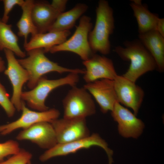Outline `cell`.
Returning a JSON list of instances; mask_svg holds the SVG:
<instances>
[{"label": "cell", "instance_id": "cell-5", "mask_svg": "<svg viewBox=\"0 0 164 164\" xmlns=\"http://www.w3.org/2000/svg\"><path fill=\"white\" fill-rule=\"evenodd\" d=\"M92 27L91 18L87 15H82L73 35L62 43L50 48L48 52L53 53L70 52L78 55L83 61L88 59L95 54L88 41V35Z\"/></svg>", "mask_w": 164, "mask_h": 164}, {"label": "cell", "instance_id": "cell-30", "mask_svg": "<svg viewBox=\"0 0 164 164\" xmlns=\"http://www.w3.org/2000/svg\"><path fill=\"white\" fill-rule=\"evenodd\" d=\"M27 164H32L31 161L29 162Z\"/></svg>", "mask_w": 164, "mask_h": 164}, {"label": "cell", "instance_id": "cell-6", "mask_svg": "<svg viewBox=\"0 0 164 164\" xmlns=\"http://www.w3.org/2000/svg\"><path fill=\"white\" fill-rule=\"evenodd\" d=\"M62 104L64 118H86L96 113L92 97L84 87H72L63 100Z\"/></svg>", "mask_w": 164, "mask_h": 164}, {"label": "cell", "instance_id": "cell-24", "mask_svg": "<svg viewBox=\"0 0 164 164\" xmlns=\"http://www.w3.org/2000/svg\"><path fill=\"white\" fill-rule=\"evenodd\" d=\"M21 149L16 141L10 140L0 143V162L9 155H12L19 152Z\"/></svg>", "mask_w": 164, "mask_h": 164}, {"label": "cell", "instance_id": "cell-21", "mask_svg": "<svg viewBox=\"0 0 164 164\" xmlns=\"http://www.w3.org/2000/svg\"><path fill=\"white\" fill-rule=\"evenodd\" d=\"M34 2L32 0H25L21 7L22 13L17 23L16 26L18 29V35L24 38V45L28 42L27 38L30 34L32 36L38 33L33 24L31 14L32 9Z\"/></svg>", "mask_w": 164, "mask_h": 164}, {"label": "cell", "instance_id": "cell-20", "mask_svg": "<svg viewBox=\"0 0 164 164\" xmlns=\"http://www.w3.org/2000/svg\"><path fill=\"white\" fill-rule=\"evenodd\" d=\"M88 9L87 5L79 3L69 10L61 13L48 32L70 30L74 26L76 21L83 15Z\"/></svg>", "mask_w": 164, "mask_h": 164}, {"label": "cell", "instance_id": "cell-22", "mask_svg": "<svg viewBox=\"0 0 164 164\" xmlns=\"http://www.w3.org/2000/svg\"><path fill=\"white\" fill-rule=\"evenodd\" d=\"M19 39L12 29V25L3 22L0 19V50L7 49L18 56L24 58L26 54L18 44Z\"/></svg>", "mask_w": 164, "mask_h": 164}, {"label": "cell", "instance_id": "cell-17", "mask_svg": "<svg viewBox=\"0 0 164 164\" xmlns=\"http://www.w3.org/2000/svg\"><path fill=\"white\" fill-rule=\"evenodd\" d=\"M139 40L153 58L157 69L160 72L164 70V37L154 30L139 34Z\"/></svg>", "mask_w": 164, "mask_h": 164}, {"label": "cell", "instance_id": "cell-15", "mask_svg": "<svg viewBox=\"0 0 164 164\" xmlns=\"http://www.w3.org/2000/svg\"><path fill=\"white\" fill-rule=\"evenodd\" d=\"M83 64L85 68L83 79L86 83L103 79L114 80L118 75L112 60L104 56L95 53Z\"/></svg>", "mask_w": 164, "mask_h": 164}, {"label": "cell", "instance_id": "cell-23", "mask_svg": "<svg viewBox=\"0 0 164 164\" xmlns=\"http://www.w3.org/2000/svg\"><path fill=\"white\" fill-rule=\"evenodd\" d=\"M0 105L9 117H11L14 115L16 109L9 99V94L0 82Z\"/></svg>", "mask_w": 164, "mask_h": 164}, {"label": "cell", "instance_id": "cell-4", "mask_svg": "<svg viewBox=\"0 0 164 164\" xmlns=\"http://www.w3.org/2000/svg\"><path fill=\"white\" fill-rule=\"evenodd\" d=\"M78 74L70 73L66 76L56 79L50 80L44 76L39 80L36 85L31 90L22 92L21 99L26 102L30 108L39 111L49 109L45 104L46 99L49 94L60 87L76 85L79 81Z\"/></svg>", "mask_w": 164, "mask_h": 164}, {"label": "cell", "instance_id": "cell-16", "mask_svg": "<svg viewBox=\"0 0 164 164\" xmlns=\"http://www.w3.org/2000/svg\"><path fill=\"white\" fill-rule=\"evenodd\" d=\"M61 13L47 2L35 1L31 14L33 24L38 33L48 32Z\"/></svg>", "mask_w": 164, "mask_h": 164}, {"label": "cell", "instance_id": "cell-1", "mask_svg": "<svg viewBox=\"0 0 164 164\" xmlns=\"http://www.w3.org/2000/svg\"><path fill=\"white\" fill-rule=\"evenodd\" d=\"M124 44L125 47L118 46L114 50L121 59L130 62L123 77L135 83L145 73L157 69L153 58L139 40L127 41Z\"/></svg>", "mask_w": 164, "mask_h": 164}, {"label": "cell", "instance_id": "cell-28", "mask_svg": "<svg viewBox=\"0 0 164 164\" xmlns=\"http://www.w3.org/2000/svg\"><path fill=\"white\" fill-rule=\"evenodd\" d=\"M155 30L164 37V19H158L156 26Z\"/></svg>", "mask_w": 164, "mask_h": 164}, {"label": "cell", "instance_id": "cell-25", "mask_svg": "<svg viewBox=\"0 0 164 164\" xmlns=\"http://www.w3.org/2000/svg\"><path fill=\"white\" fill-rule=\"evenodd\" d=\"M32 157L30 152L21 149L17 153L12 155L7 160L0 162V164H27L31 161Z\"/></svg>", "mask_w": 164, "mask_h": 164}, {"label": "cell", "instance_id": "cell-2", "mask_svg": "<svg viewBox=\"0 0 164 164\" xmlns=\"http://www.w3.org/2000/svg\"><path fill=\"white\" fill-rule=\"evenodd\" d=\"M96 14L94 26L88 35L89 42L94 53L99 52L107 55L110 51L109 37L114 28L113 10L107 1L100 0Z\"/></svg>", "mask_w": 164, "mask_h": 164}, {"label": "cell", "instance_id": "cell-14", "mask_svg": "<svg viewBox=\"0 0 164 164\" xmlns=\"http://www.w3.org/2000/svg\"><path fill=\"white\" fill-rule=\"evenodd\" d=\"M83 87L95 100L103 113L112 111L118 101L113 80L99 79L86 83Z\"/></svg>", "mask_w": 164, "mask_h": 164}, {"label": "cell", "instance_id": "cell-7", "mask_svg": "<svg viewBox=\"0 0 164 164\" xmlns=\"http://www.w3.org/2000/svg\"><path fill=\"white\" fill-rule=\"evenodd\" d=\"M95 146L100 147L105 151L108 158V164H112L113 150L108 147L107 143L98 134L95 133L70 142L57 143L40 155L39 159L42 162H44L54 157L66 155L75 153L80 150L88 149Z\"/></svg>", "mask_w": 164, "mask_h": 164}, {"label": "cell", "instance_id": "cell-12", "mask_svg": "<svg viewBox=\"0 0 164 164\" xmlns=\"http://www.w3.org/2000/svg\"><path fill=\"white\" fill-rule=\"evenodd\" d=\"M111 114L118 123V131L122 136L137 138L142 133L145 127L143 122L118 101L115 103Z\"/></svg>", "mask_w": 164, "mask_h": 164}, {"label": "cell", "instance_id": "cell-19", "mask_svg": "<svg viewBox=\"0 0 164 164\" xmlns=\"http://www.w3.org/2000/svg\"><path fill=\"white\" fill-rule=\"evenodd\" d=\"M137 20L139 34L155 30L158 16L150 12L140 0L132 1L130 4Z\"/></svg>", "mask_w": 164, "mask_h": 164}, {"label": "cell", "instance_id": "cell-26", "mask_svg": "<svg viewBox=\"0 0 164 164\" xmlns=\"http://www.w3.org/2000/svg\"><path fill=\"white\" fill-rule=\"evenodd\" d=\"M4 11L1 20L7 23L9 19V14L13 7L16 5L20 7L23 4L25 1L23 0H3Z\"/></svg>", "mask_w": 164, "mask_h": 164}, {"label": "cell", "instance_id": "cell-11", "mask_svg": "<svg viewBox=\"0 0 164 164\" xmlns=\"http://www.w3.org/2000/svg\"><path fill=\"white\" fill-rule=\"evenodd\" d=\"M113 80L118 101L131 108L137 115L144 96L143 89L122 75H117Z\"/></svg>", "mask_w": 164, "mask_h": 164}, {"label": "cell", "instance_id": "cell-8", "mask_svg": "<svg viewBox=\"0 0 164 164\" xmlns=\"http://www.w3.org/2000/svg\"><path fill=\"white\" fill-rule=\"evenodd\" d=\"M7 62L4 73L7 76L12 86L13 92L11 101L18 111H21L23 101L22 87L28 82L29 76L26 70L19 63L14 53L7 49L3 50Z\"/></svg>", "mask_w": 164, "mask_h": 164}, {"label": "cell", "instance_id": "cell-27", "mask_svg": "<svg viewBox=\"0 0 164 164\" xmlns=\"http://www.w3.org/2000/svg\"><path fill=\"white\" fill-rule=\"evenodd\" d=\"M67 2V0H53L50 4L55 9L62 13L64 12Z\"/></svg>", "mask_w": 164, "mask_h": 164}, {"label": "cell", "instance_id": "cell-13", "mask_svg": "<svg viewBox=\"0 0 164 164\" xmlns=\"http://www.w3.org/2000/svg\"><path fill=\"white\" fill-rule=\"evenodd\" d=\"M16 138L20 141H30L47 150L58 143L52 124L47 122H39L23 129L17 135Z\"/></svg>", "mask_w": 164, "mask_h": 164}, {"label": "cell", "instance_id": "cell-31", "mask_svg": "<svg viewBox=\"0 0 164 164\" xmlns=\"http://www.w3.org/2000/svg\"><path fill=\"white\" fill-rule=\"evenodd\" d=\"M2 60V58L0 56V60Z\"/></svg>", "mask_w": 164, "mask_h": 164}, {"label": "cell", "instance_id": "cell-9", "mask_svg": "<svg viewBox=\"0 0 164 164\" xmlns=\"http://www.w3.org/2000/svg\"><path fill=\"white\" fill-rule=\"evenodd\" d=\"M22 114L16 120L7 124L0 125V134L6 135L19 128H28L37 123L47 122L51 123L58 118L60 113L57 109L53 108L43 111H36L29 109L23 101Z\"/></svg>", "mask_w": 164, "mask_h": 164}, {"label": "cell", "instance_id": "cell-10", "mask_svg": "<svg viewBox=\"0 0 164 164\" xmlns=\"http://www.w3.org/2000/svg\"><path fill=\"white\" fill-rule=\"evenodd\" d=\"M54 130L58 143L70 142L89 136L86 118L57 119L50 123Z\"/></svg>", "mask_w": 164, "mask_h": 164}, {"label": "cell", "instance_id": "cell-18", "mask_svg": "<svg viewBox=\"0 0 164 164\" xmlns=\"http://www.w3.org/2000/svg\"><path fill=\"white\" fill-rule=\"evenodd\" d=\"M70 34V30L37 33L31 36L29 41L24 45V48L27 52L42 48L45 53H47L52 47L65 42Z\"/></svg>", "mask_w": 164, "mask_h": 164}, {"label": "cell", "instance_id": "cell-29", "mask_svg": "<svg viewBox=\"0 0 164 164\" xmlns=\"http://www.w3.org/2000/svg\"><path fill=\"white\" fill-rule=\"evenodd\" d=\"M5 69L4 61L2 60H0V72L4 71Z\"/></svg>", "mask_w": 164, "mask_h": 164}, {"label": "cell", "instance_id": "cell-3", "mask_svg": "<svg viewBox=\"0 0 164 164\" xmlns=\"http://www.w3.org/2000/svg\"><path fill=\"white\" fill-rule=\"evenodd\" d=\"M45 53L43 49H34L27 52V57L17 59L28 73L29 80L27 86L31 89L36 85L41 77L49 73L56 72L61 74L68 72L83 74L85 73L84 69L69 68L61 66L49 60Z\"/></svg>", "mask_w": 164, "mask_h": 164}]
</instances>
